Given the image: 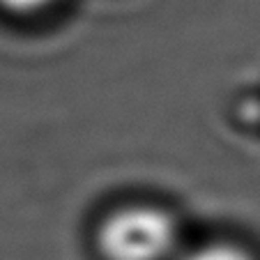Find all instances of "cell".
<instances>
[{
	"label": "cell",
	"mask_w": 260,
	"mask_h": 260,
	"mask_svg": "<svg viewBox=\"0 0 260 260\" xmlns=\"http://www.w3.org/2000/svg\"><path fill=\"white\" fill-rule=\"evenodd\" d=\"M177 244V223L157 205H124L99 223L97 249L104 260H168Z\"/></svg>",
	"instance_id": "1"
},
{
	"label": "cell",
	"mask_w": 260,
	"mask_h": 260,
	"mask_svg": "<svg viewBox=\"0 0 260 260\" xmlns=\"http://www.w3.org/2000/svg\"><path fill=\"white\" fill-rule=\"evenodd\" d=\"M182 260H253L244 249L233 244H207L191 251Z\"/></svg>",
	"instance_id": "2"
},
{
	"label": "cell",
	"mask_w": 260,
	"mask_h": 260,
	"mask_svg": "<svg viewBox=\"0 0 260 260\" xmlns=\"http://www.w3.org/2000/svg\"><path fill=\"white\" fill-rule=\"evenodd\" d=\"M53 3L55 0H0V5L16 12V14H32V12H40L44 7L53 5Z\"/></svg>",
	"instance_id": "3"
}]
</instances>
